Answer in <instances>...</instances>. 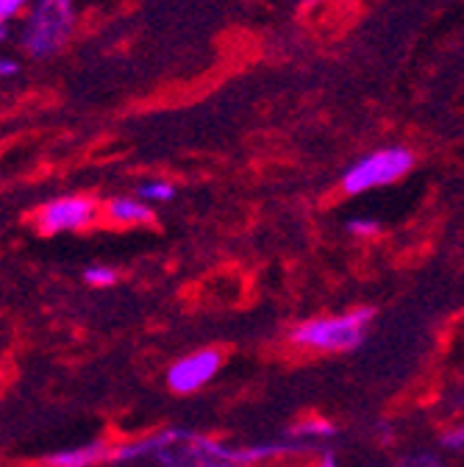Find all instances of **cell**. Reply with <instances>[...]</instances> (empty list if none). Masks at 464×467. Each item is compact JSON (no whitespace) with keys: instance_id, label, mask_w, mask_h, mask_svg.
I'll return each mask as SVG.
<instances>
[{"instance_id":"obj_6","label":"cell","mask_w":464,"mask_h":467,"mask_svg":"<svg viewBox=\"0 0 464 467\" xmlns=\"http://www.w3.org/2000/svg\"><path fill=\"white\" fill-rule=\"evenodd\" d=\"M222 368V354L217 348H203V350H195V354L179 359L167 370V384L172 392L179 395H190V392H198L201 387H206L217 370Z\"/></svg>"},{"instance_id":"obj_5","label":"cell","mask_w":464,"mask_h":467,"mask_svg":"<svg viewBox=\"0 0 464 467\" xmlns=\"http://www.w3.org/2000/svg\"><path fill=\"white\" fill-rule=\"evenodd\" d=\"M100 214V206L89 195H65L53 198L36 212V228L42 234H62L89 228Z\"/></svg>"},{"instance_id":"obj_4","label":"cell","mask_w":464,"mask_h":467,"mask_svg":"<svg viewBox=\"0 0 464 467\" xmlns=\"http://www.w3.org/2000/svg\"><path fill=\"white\" fill-rule=\"evenodd\" d=\"M156 462L164 467H240L231 459V448L195 431L172 429L161 431V448Z\"/></svg>"},{"instance_id":"obj_7","label":"cell","mask_w":464,"mask_h":467,"mask_svg":"<svg viewBox=\"0 0 464 467\" xmlns=\"http://www.w3.org/2000/svg\"><path fill=\"white\" fill-rule=\"evenodd\" d=\"M111 448L108 442L98 440L89 442L84 448H70V451H59V453H50L45 459V467H95L100 462H111Z\"/></svg>"},{"instance_id":"obj_14","label":"cell","mask_w":464,"mask_h":467,"mask_svg":"<svg viewBox=\"0 0 464 467\" xmlns=\"http://www.w3.org/2000/svg\"><path fill=\"white\" fill-rule=\"evenodd\" d=\"M28 6V0H0V26H9L15 15H20Z\"/></svg>"},{"instance_id":"obj_1","label":"cell","mask_w":464,"mask_h":467,"mask_svg":"<svg viewBox=\"0 0 464 467\" xmlns=\"http://www.w3.org/2000/svg\"><path fill=\"white\" fill-rule=\"evenodd\" d=\"M376 309H354L345 315L331 317H312L293 328V342L306 350H320V354H347L365 342V331L373 323Z\"/></svg>"},{"instance_id":"obj_18","label":"cell","mask_w":464,"mask_h":467,"mask_svg":"<svg viewBox=\"0 0 464 467\" xmlns=\"http://www.w3.org/2000/svg\"><path fill=\"white\" fill-rule=\"evenodd\" d=\"M320 467H336V459H334V453H325V456L320 459Z\"/></svg>"},{"instance_id":"obj_17","label":"cell","mask_w":464,"mask_h":467,"mask_svg":"<svg viewBox=\"0 0 464 467\" xmlns=\"http://www.w3.org/2000/svg\"><path fill=\"white\" fill-rule=\"evenodd\" d=\"M20 73V65L15 62V58H0V76L4 78H12Z\"/></svg>"},{"instance_id":"obj_15","label":"cell","mask_w":464,"mask_h":467,"mask_svg":"<svg viewBox=\"0 0 464 467\" xmlns=\"http://www.w3.org/2000/svg\"><path fill=\"white\" fill-rule=\"evenodd\" d=\"M397 467H445L439 459H434V456H428V453H420V456H412V459H406L403 464H397Z\"/></svg>"},{"instance_id":"obj_11","label":"cell","mask_w":464,"mask_h":467,"mask_svg":"<svg viewBox=\"0 0 464 467\" xmlns=\"http://www.w3.org/2000/svg\"><path fill=\"white\" fill-rule=\"evenodd\" d=\"M334 434H336V426L328 420H306L293 429V437H298V440H328Z\"/></svg>"},{"instance_id":"obj_10","label":"cell","mask_w":464,"mask_h":467,"mask_svg":"<svg viewBox=\"0 0 464 467\" xmlns=\"http://www.w3.org/2000/svg\"><path fill=\"white\" fill-rule=\"evenodd\" d=\"M137 198L139 201H153V203H164L176 198V187L167 182H145L137 187Z\"/></svg>"},{"instance_id":"obj_13","label":"cell","mask_w":464,"mask_h":467,"mask_svg":"<svg viewBox=\"0 0 464 467\" xmlns=\"http://www.w3.org/2000/svg\"><path fill=\"white\" fill-rule=\"evenodd\" d=\"M347 231L354 234V237H376L378 234V223L376 220H367V217H356L347 223Z\"/></svg>"},{"instance_id":"obj_16","label":"cell","mask_w":464,"mask_h":467,"mask_svg":"<svg viewBox=\"0 0 464 467\" xmlns=\"http://www.w3.org/2000/svg\"><path fill=\"white\" fill-rule=\"evenodd\" d=\"M442 445H448V448H464V426L448 431V434L442 437Z\"/></svg>"},{"instance_id":"obj_9","label":"cell","mask_w":464,"mask_h":467,"mask_svg":"<svg viewBox=\"0 0 464 467\" xmlns=\"http://www.w3.org/2000/svg\"><path fill=\"white\" fill-rule=\"evenodd\" d=\"M306 448L304 442H264V445H245V448H231V459H234L240 467L273 459V456H284V453H295Z\"/></svg>"},{"instance_id":"obj_12","label":"cell","mask_w":464,"mask_h":467,"mask_svg":"<svg viewBox=\"0 0 464 467\" xmlns=\"http://www.w3.org/2000/svg\"><path fill=\"white\" fill-rule=\"evenodd\" d=\"M84 281L89 286H111V284H118V273H114V267H106V265H92L84 270Z\"/></svg>"},{"instance_id":"obj_2","label":"cell","mask_w":464,"mask_h":467,"mask_svg":"<svg viewBox=\"0 0 464 467\" xmlns=\"http://www.w3.org/2000/svg\"><path fill=\"white\" fill-rule=\"evenodd\" d=\"M73 0H36V6L31 9L23 26L20 42L34 58H50L65 47L73 34Z\"/></svg>"},{"instance_id":"obj_8","label":"cell","mask_w":464,"mask_h":467,"mask_svg":"<svg viewBox=\"0 0 464 467\" xmlns=\"http://www.w3.org/2000/svg\"><path fill=\"white\" fill-rule=\"evenodd\" d=\"M103 212L111 223H120V225H145V223H153L156 217L153 209L139 198H111Z\"/></svg>"},{"instance_id":"obj_3","label":"cell","mask_w":464,"mask_h":467,"mask_svg":"<svg viewBox=\"0 0 464 467\" xmlns=\"http://www.w3.org/2000/svg\"><path fill=\"white\" fill-rule=\"evenodd\" d=\"M412 167H415V153L409 148H400V145L378 148L356 159L342 172V190L347 195H362V192L400 182L406 172H412Z\"/></svg>"}]
</instances>
